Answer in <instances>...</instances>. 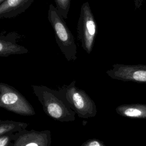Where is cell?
Instances as JSON below:
<instances>
[{
	"label": "cell",
	"mask_w": 146,
	"mask_h": 146,
	"mask_svg": "<svg viewBox=\"0 0 146 146\" xmlns=\"http://www.w3.org/2000/svg\"><path fill=\"white\" fill-rule=\"evenodd\" d=\"M115 111L118 115L123 117L146 119V104H121L117 106Z\"/></svg>",
	"instance_id": "cell-10"
},
{
	"label": "cell",
	"mask_w": 146,
	"mask_h": 146,
	"mask_svg": "<svg viewBox=\"0 0 146 146\" xmlns=\"http://www.w3.org/2000/svg\"><path fill=\"white\" fill-rule=\"evenodd\" d=\"M51 132L24 129L13 134L9 146H50Z\"/></svg>",
	"instance_id": "cell-7"
},
{
	"label": "cell",
	"mask_w": 146,
	"mask_h": 146,
	"mask_svg": "<svg viewBox=\"0 0 146 146\" xmlns=\"http://www.w3.org/2000/svg\"><path fill=\"white\" fill-rule=\"evenodd\" d=\"M72 110L82 119H90L97 114V108L94 100L83 90L75 86V81L60 90Z\"/></svg>",
	"instance_id": "cell-3"
},
{
	"label": "cell",
	"mask_w": 146,
	"mask_h": 146,
	"mask_svg": "<svg viewBox=\"0 0 146 146\" xmlns=\"http://www.w3.org/2000/svg\"><path fill=\"white\" fill-rule=\"evenodd\" d=\"M77 31L82 48L90 54L97 34V25L88 2L83 3L80 7Z\"/></svg>",
	"instance_id": "cell-5"
},
{
	"label": "cell",
	"mask_w": 146,
	"mask_h": 146,
	"mask_svg": "<svg viewBox=\"0 0 146 146\" xmlns=\"http://www.w3.org/2000/svg\"><path fill=\"white\" fill-rule=\"evenodd\" d=\"M31 88L47 116L61 122L75 120L76 113L60 90L56 91L38 85H32Z\"/></svg>",
	"instance_id": "cell-1"
},
{
	"label": "cell",
	"mask_w": 146,
	"mask_h": 146,
	"mask_svg": "<svg viewBox=\"0 0 146 146\" xmlns=\"http://www.w3.org/2000/svg\"><path fill=\"white\" fill-rule=\"evenodd\" d=\"M0 107L22 116H33L35 112L32 105L17 90L0 83Z\"/></svg>",
	"instance_id": "cell-4"
},
{
	"label": "cell",
	"mask_w": 146,
	"mask_h": 146,
	"mask_svg": "<svg viewBox=\"0 0 146 146\" xmlns=\"http://www.w3.org/2000/svg\"><path fill=\"white\" fill-rule=\"evenodd\" d=\"M13 134H6L0 136V146H9Z\"/></svg>",
	"instance_id": "cell-14"
},
{
	"label": "cell",
	"mask_w": 146,
	"mask_h": 146,
	"mask_svg": "<svg viewBox=\"0 0 146 146\" xmlns=\"http://www.w3.org/2000/svg\"><path fill=\"white\" fill-rule=\"evenodd\" d=\"M107 74L113 79L146 83V65L115 64Z\"/></svg>",
	"instance_id": "cell-6"
},
{
	"label": "cell",
	"mask_w": 146,
	"mask_h": 146,
	"mask_svg": "<svg viewBox=\"0 0 146 146\" xmlns=\"http://www.w3.org/2000/svg\"><path fill=\"white\" fill-rule=\"evenodd\" d=\"M18 34L12 32L6 35H1L0 37V56L7 57L11 55H18L28 53L26 47L17 43Z\"/></svg>",
	"instance_id": "cell-8"
},
{
	"label": "cell",
	"mask_w": 146,
	"mask_h": 146,
	"mask_svg": "<svg viewBox=\"0 0 146 146\" xmlns=\"http://www.w3.org/2000/svg\"><path fill=\"white\" fill-rule=\"evenodd\" d=\"M48 19L54 33L55 40L61 52L68 61L77 59V47L74 37L64 19L52 4L49 5Z\"/></svg>",
	"instance_id": "cell-2"
},
{
	"label": "cell",
	"mask_w": 146,
	"mask_h": 146,
	"mask_svg": "<svg viewBox=\"0 0 146 146\" xmlns=\"http://www.w3.org/2000/svg\"><path fill=\"white\" fill-rule=\"evenodd\" d=\"M29 124L13 120H0V136L12 134L26 129Z\"/></svg>",
	"instance_id": "cell-11"
},
{
	"label": "cell",
	"mask_w": 146,
	"mask_h": 146,
	"mask_svg": "<svg viewBox=\"0 0 146 146\" xmlns=\"http://www.w3.org/2000/svg\"><path fill=\"white\" fill-rule=\"evenodd\" d=\"M56 7L64 19L68 18L71 0H54Z\"/></svg>",
	"instance_id": "cell-12"
},
{
	"label": "cell",
	"mask_w": 146,
	"mask_h": 146,
	"mask_svg": "<svg viewBox=\"0 0 146 146\" xmlns=\"http://www.w3.org/2000/svg\"><path fill=\"white\" fill-rule=\"evenodd\" d=\"M5 1H6V0H0V4L2 3H3Z\"/></svg>",
	"instance_id": "cell-15"
},
{
	"label": "cell",
	"mask_w": 146,
	"mask_h": 146,
	"mask_svg": "<svg viewBox=\"0 0 146 146\" xmlns=\"http://www.w3.org/2000/svg\"><path fill=\"white\" fill-rule=\"evenodd\" d=\"M81 146H106L102 141L96 139H92L87 140V141H84Z\"/></svg>",
	"instance_id": "cell-13"
},
{
	"label": "cell",
	"mask_w": 146,
	"mask_h": 146,
	"mask_svg": "<svg viewBox=\"0 0 146 146\" xmlns=\"http://www.w3.org/2000/svg\"><path fill=\"white\" fill-rule=\"evenodd\" d=\"M34 0H6L0 4V18H11L24 13Z\"/></svg>",
	"instance_id": "cell-9"
}]
</instances>
